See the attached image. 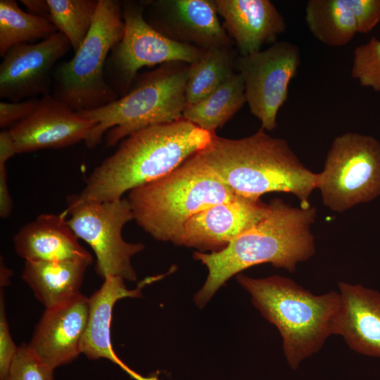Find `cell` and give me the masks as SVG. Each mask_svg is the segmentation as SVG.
<instances>
[{"label": "cell", "instance_id": "cell-11", "mask_svg": "<svg viewBox=\"0 0 380 380\" xmlns=\"http://www.w3.org/2000/svg\"><path fill=\"white\" fill-rule=\"evenodd\" d=\"M300 63L298 46L286 41L237 56L235 68L243 80L246 103L263 129L277 127L278 111L287 100L289 84Z\"/></svg>", "mask_w": 380, "mask_h": 380}, {"label": "cell", "instance_id": "cell-20", "mask_svg": "<svg viewBox=\"0 0 380 380\" xmlns=\"http://www.w3.org/2000/svg\"><path fill=\"white\" fill-rule=\"evenodd\" d=\"M341 311L336 335L353 350L380 357V292L361 284L338 282Z\"/></svg>", "mask_w": 380, "mask_h": 380}, {"label": "cell", "instance_id": "cell-6", "mask_svg": "<svg viewBox=\"0 0 380 380\" xmlns=\"http://www.w3.org/2000/svg\"><path fill=\"white\" fill-rule=\"evenodd\" d=\"M189 65L162 64L137 75L129 91L111 103L78 112L96 124L84 141L87 147L100 144L104 134L106 146H114L143 128L182 119Z\"/></svg>", "mask_w": 380, "mask_h": 380}, {"label": "cell", "instance_id": "cell-19", "mask_svg": "<svg viewBox=\"0 0 380 380\" xmlns=\"http://www.w3.org/2000/svg\"><path fill=\"white\" fill-rule=\"evenodd\" d=\"M66 211L44 213L22 227L13 237L16 253L25 261L85 260L91 255L78 241Z\"/></svg>", "mask_w": 380, "mask_h": 380}, {"label": "cell", "instance_id": "cell-18", "mask_svg": "<svg viewBox=\"0 0 380 380\" xmlns=\"http://www.w3.org/2000/svg\"><path fill=\"white\" fill-rule=\"evenodd\" d=\"M156 281L155 276L141 281L134 289H129L125 280L108 277L99 290L89 297V315L81 350L88 358H106L121 367L135 380H159L157 376L145 377L131 369L116 355L110 338V323L115 303L124 298H139L141 289Z\"/></svg>", "mask_w": 380, "mask_h": 380}, {"label": "cell", "instance_id": "cell-3", "mask_svg": "<svg viewBox=\"0 0 380 380\" xmlns=\"http://www.w3.org/2000/svg\"><path fill=\"white\" fill-rule=\"evenodd\" d=\"M201 159L238 196L259 200L269 192L294 195L301 207L317 189L319 173L305 166L288 142L260 128L240 139L214 135L196 153Z\"/></svg>", "mask_w": 380, "mask_h": 380}, {"label": "cell", "instance_id": "cell-23", "mask_svg": "<svg viewBox=\"0 0 380 380\" xmlns=\"http://www.w3.org/2000/svg\"><path fill=\"white\" fill-rule=\"evenodd\" d=\"M305 22L313 37L329 46H344L358 33L350 0H309Z\"/></svg>", "mask_w": 380, "mask_h": 380}, {"label": "cell", "instance_id": "cell-21", "mask_svg": "<svg viewBox=\"0 0 380 380\" xmlns=\"http://www.w3.org/2000/svg\"><path fill=\"white\" fill-rule=\"evenodd\" d=\"M92 261H25L22 278L46 309L65 304L81 294L85 272Z\"/></svg>", "mask_w": 380, "mask_h": 380}, {"label": "cell", "instance_id": "cell-17", "mask_svg": "<svg viewBox=\"0 0 380 380\" xmlns=\"http://www.w3.org/2000/svg\"><path fill=\"white\" fill-rule=\"evenodd\" d=\"M215 3L239 56L259 51L265 44H273L286 30L284 16L269 0H215Z\"/></svg>", "mask_w": 380, "mask_h": 380}, {"label": "cell", "instance_id": "cell-22", "mask_svg": "<svg viewBox=\"0 0 380 380\" xmlns=\"http://www.w3.org/2000/svg\"><path fill=\"white\" fill-rule=\"evenodd\" d=\"M29 13L46 19L68 39L75 52L88 34L99 0H20Z\"/></svg>", "mask_w": 380, "mask_h": 380}, {"label": "cell", "instance_id": "cell-1", "mask_svg": "<svg viewBox=\"0 0 380 380\" xmlns=\"http://www.w3.org/2000/svg\"><path fill=\"white\" fill-rule=\"evenodd\" d=\"M316 215L315 207H293L274 198L265 217L225 248L210 253L196 251L194 258L207 267L208 277L194 296L195 303L203 307L230 278L254 265L270 263L295 272L299 262L315 253L311 227Z\"/></svg>", "mask_w": 380, "mask_h": 380}, {"label": "cell", "instance_id": "cell-4", "mask_svg": "<svg viewBox=\"0 0 380 380\" xmlns=\"http://www.w3.org/2000/svg\"><path fill=\"white\" fill-rule=\"evenodd\" d=\"M254 306L278 329L287 362L293 369L317 353L336 335L341 311L338 291L313 294L293 280L279 275L253 278L236 275Z\"/></svg>", "mask_w": 380, "mask_h": 380}, {"label": "cell", "instance_id": "cell-9", "mask_svg": "<svg viewBox=\"0 0 380 380\" xmlns=\"http://www.w3.org/2000/svg\"><path fill=\"white\" fill-rule=\"evenodd\" d=\"M66 201L68 222L78 239L93 250L97 274L103 279L115 277L136 281L131 260L143 251L144 245L127 242L122 237L124 226L134 220L128 200L85 201L77 194H71Z\"/></svg>", "mask_w": 380, "mask_h": 380}, {"label": "cell", "instance_id": "cell-24", "mask_svg": "<svg viewBox=\"0 0 380 380\" xmlns=\"http://www.w3.org/2000/svg\"><path fill=\"white\" fill-rule=\"evenodd\" d=\"M246 102L243 80L239 72H235L203 99L186 105L182 118L216 134V130L230 120Z\"/></svg>", "mask_w": 380, "mask_h": 380}, {"label": "cell", "instance_id": "cell-32", "mask_svg": "<svg viewBox=\"0 0 380 380\" xmlns=\"http://www.w3.org/2000/svg\"><path fill=\"white\" fill-rule=\"evenodd\" d=\"M13 209V201L7 182L6 165H0V216L8 217Z\"/></svg>", "mask_w": 380, "mask_h": 380}, {"label": "cell", "instance_id": "cell-8", "mask_svg": "<svg viewBox=\"0 0 380 380\" xmlns=\"http://www.w3.org/2000/svg\"><path fill=\"white\" fill-rule=\"evenodd\" d=\"M317 189L330 210L343 213L380 196V141L346 132L334 138Z\"/></svg>", "mask_w": 380, "mask_h": 380}, {"label": "cell", "instance_id": "cell-15", "mask_svg": "<svg viewBox=\"0 0 380 380\" xmlns=\"http://www.w3.org/2000/svg\"><path fill=\"white\" fill-rule=\"evenodd\" d=\"M269 203L241 196L209 207L185 223L177 246L218 252L267 214Z\"/></svg>", "mask_w": 380, "mask_h": 380}, {"label": "cell", "instance_id": "cell-10", "mask_svg": "<svg viewBox=\"0 0 380 380\" xmlns=\"http://www.w3.org/2000/svg\"><path fill=\"white\" fill-rule=\"evenodd\" d=\"M125 31L107 59L105 76L119 98L130 89L143 67L168 63L191 64L203 49L163 35L145 20V1H122Z\"/></svg>", "mask_w": 380, "mask_h": 380}, {"label": "cell", "instance_id": "cell-12", "mask_svg": "<svg viewBox=\"0 0 380 380\" xmlns=\"http://www.w3.org/2000/svg\"><path fill=\"white\" fill-rule=\"evenodd\" d=\"M71 48L60 32L11 47L0 64V97L11 102L50 94L55 64Z\"/></svg>", "mask_w": 380, "mask_h": 380}, {"label": "cell", "instance_id": "cell-2", "mask_svg": "<svg viewBox=\"0 0 380 380\" xmlns=\"http://www.w3.org/2000/svg\"><path fill=\"white\" fill-rule=\"evenodd\" d=\"M214 135L184 118L135 132L92 170L78 197L96 202L121 199L127 191L176 169Z\"/></svg>", "mask_w": 380, "mask_h": 380}, {"label": "cell", "instance_id": "cell-34", "mask_svg": "<svg viewBox=\"0 0 380 380\" xmlns=\"http://www.w3.org/2000/svg\"><path fill=\"white\" fill-rule=\"evenodd\" d=\"M1 288L8 284L10 277L11 276V270L6 267L4 262H2V258L1 260Z\"/></svg>", "mask_w": 380, "mask_h": 380}, {"label": "cell", "instance_id": "cell-26", "mask_svg": "<svg viewBox=\"0 0 380 380\" xmlns=\"http://www.w3.org/2000/svg\"><path fill=\"white\" fill-rule=\"evenodd\" d=\"M58 32L46 19L27 13L15 0L0 1V56L13 46L34 43Z\"/></svg>", "mask_w": 380, "mask_h": 380}, {"label": "cell", "instance_id": "cell-25", "mask_svg": "<svg viewBox=\"0 0 380 380\" xmlns=\"http://www.w3.org/2000/svg\"><path fill=\"white\" fill-rule=\"evenodd\" d=\"M236 58L232 46L203 50L198 60L189 65L185 91L186 105L201 101L234 74Z\"/></svg>", "mask_w": 380, "mask_h": 380}, {"label": "cell", "instance_id": "cell-30", "mask_svg": "<svg viewBox=\"0 0 380 380\" xmlns=\"http://www.w3.org/2000/svg\"><path fill=\"white\" fill-rule=\"evenodd\" d=\"M39 99H30L18 102H0V127L11 128L13 125L32 114Z\"/></svg>", "mask_w": 380, "mask_h": 380}, {"label": "cell", "instance_id": "cell-5", "mask_svg": "<svg viewBox=\"0 0 380 380\" xmlns=\"http://www.w3.org/2000/svg\"><path fill=\"white\" fill-rule=\"evenodd\" d=\"M237 196L196 153L170 173L129 191L127 200L143 230L177 246L192 216Z\"/></svg>", "mask_w": 380, "mask_h": 380}, {"label": "cell", "instance_id": "cell-29", "mask_svg": "<svg viewBox=\"0 0 380 380\" xmlns=\"http://www.w3.org/2000/svg\"><path fill=\"white\" fill-rule=\"evenodd\" d=\"M4 291L0 295V380H6L18 347L13 341L6 316Z\"/></svg>", "mask_w": 380, "mask_h": 380}, {"label": "cell", "instance_id": "cell-16", "mask_svg": "<svg viewBox=\"0 0 380 380\" xmlns=\"http://www.w3.org/2000/svg\"><path fill=\"white\" fill-rule=\"evenodd\" d=\"M89 315V298L80 294L61 305L46 309L27 344L32 353L54 370L82 353Z\"/></svg>", "mask_w": 380, "mask_h": 380}, {"label": "cell", "instance_id": "cell-7", "mask_svg": "<svg viewBox=\"0 0 380 380\" xmlns=\"http://www.w3.org/2000/svg\"><path fill=\"white\" fill-rule=\"evenodd\" d=\"M124 31L121 1L99 0L82 44L70 61L53 72L52 96L76 112L100 108L117 100L118 95L106 81L105 68Z\"/></svg>", "mask_w": 380, "mask_h": 380}, {"label": "cell", "instance_id": "cell-31", "mask_svg": "<svg viewBox=\"0 0 380 380\" xmlns=\"http://www.w3.org/2000/svg\"><path fill=\"white\" fill-rule=\"evenodd\" d=\"M358 33L370 32L380 21V0H350Z\"/></svg>", "mask_w": 380, "mask_h": 380}, {"label": "cell", "instance_id": "cell-27", "mask_svg": "<svg viewBox=\"0 0 380 380\" xmlns=\"http://www.w3.org/2000/svg\"><path fill=\"white\" fill-rule=\"evenodd\" d=\"M351 75L365 87L380 91V40L374 37L353 51Z\"/></svg>", "mask_w": 380, "mask_h": 380}, {"label": "cell", "instance_id": "cell-13", "mask_svg": "<svg viewBox=\"0 0 380 380\" xmlns=\"http://www.w3.org/2000/svg\"><path fill=\"white\" fill-rule=\"evenodd\" d=\"M144 13L153 29L176 42L203 50L234 44L219 20L215 1H145Z\"/></svg>", "mask_w": 380, "mask_h": 380}, {"label": "cell", "instance_id": "cell-14", "mask_svg": "<svg viewBox=\"0 0 380 380\" xmlns=\"http://www.w3.org/2000/svg\"><path fill=\"white\" fill-rule=\"evenodd\" d=\"M95 125L50 94L39 99L32 114L8 130L17 153H24L85 141Z\"/></svg>", "mask_w": 380, "mask_h": 380}, {"label": "cell", "instance_id": "cell-28", "mask_svg": "<svg viewBox=\"0 0 380 380\" xmlns=\"http://www.w3.org/2000/svg\"><path fill=\"white\" fill-rule=\"evenodd\" d=\"M6 380H55L53 370L42 363L27 344L18 347Z\"/></svg>", "mask_w": 380, "mask_h": 380}, {"label": "cell", "instance_id": "cell-33", "mask_svg": "<svg viewBox=\"0 0 380 380\" xmlns=\"http://www.w3.org/2000/svg\"><path fill=\"white\" fill-rule=\"evenodd\" d=\"M17 154L14 141L8 130L0 132V165H6V162Z\"/></svg>", "mask_w": 380, "mask_h": 380}]
</instances>
